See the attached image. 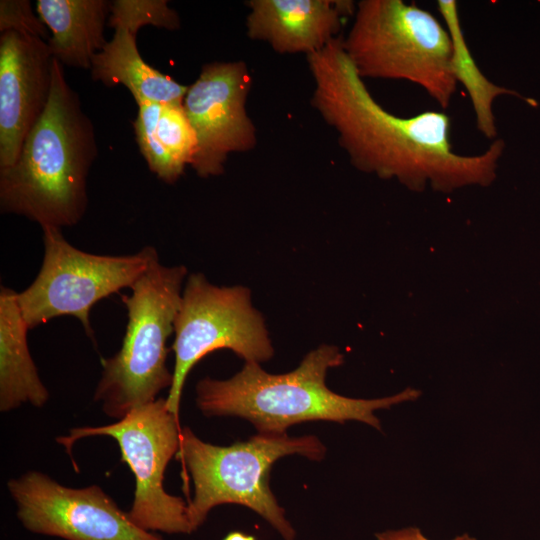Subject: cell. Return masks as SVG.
Segmentation results:
<instances>
[{
  "label": "cell",
  "mask_w": 540,
  "mask_h": 540,
  "mask_svg": "<svg viewBox=\"0 0 540 540\" xmlns=\"http://www.w3.org/2000/svg\"><path fill=\"white\" fill-rule=\"evenodd\" d=\"M314 82L311 105L337 133L341 148L358 170L396 179L412 191L430 185L449 193L488 186L496 179L503 139L476 155H461L451 144V120L442 111L400 117L371 95L347 56L342 37L306 56Z\"/></svg>",
  "instance_id": "cell-1"
},
{
  "label": "cell",
  "mask_w": 540,
  "mask_h": 540,
  "mask_svg": "<svg viewBox=\"0 0 540 540\" xmlns=\"http://www.w3.org/2000/svg\"><path fill=\"white\" fill-rule=\"evenodd\" d=\"M48 104L16 162L0 169V210L41 227L77 224L87 205V177L97 157L94 125L53 58Z\"/></svg>",
  "instance_id": "cell-2"
},
{
  "label": "cell",
  "mask_w": 540,
  "mask_h": 540,
  "mask_svg": "<svg viewBox=\"0 0 540 540\" xmlns=\"http://www.w3.org/2000/svg\"><path fill=\"white\" fill-rule=\"evenodd\" d=\"M343 361L337 347L323 344L284 374H271L259 363L245 362L229 379H201L196 385V403L205 416H237L248 420L258 433H286L291 425L315 420H356L381 430L376 410L420 396L412 388L378 399L339 395L327 387L326 375Z\"/></svg>",
  "instance_id": "cell-3"
},
{
  "label": "cell",
  "mask_w": 540,
  "mask_h": 540,
  "mask_svg": "<svg viewBox=\"0 0 540 540\" xmlns=\"http://www.w3.org/2000/svg\"><path fill=\"white\" fill-rule=\"evenodd\" d=\"M325 452L323 443L312 435L257 433L247 441L218 446L202 441L190 428H182L176 458L194 485L193 498L187 503L193 532L214 507L238 504L260 515L284 540H296L294 527L271 491V467L287 455L318 461Z\"/></svg>",
  "instance_id": "cell-4"
},
{
  "label": "cell",
  "mask_w": 540,
  "mask_h": 540,
  "mask_svg": "<svg viewBox=\"0 0 540 540\" xmlns=\"http://www.w3.org/2000/svg\"><path fill=\"white\" fill-rule=\"evenodd\" d=\"M342 43L362 79L409 81L449 107L457 88L451 38L429 11L403 0H361Z\"/></svg>",
  "instance_id": "cell-5"
},
{
  "label": "cell",
  "mask_w": 540,
  "mask_h": 540,
  "mask_svg": "<svg viewBox=\"0 0 540 540\" xmlns=\"http://www.w3.org/2000/svg\"><path fill=\"white\" fill-rule=\"evenodd\" d=\"M187 274L185 266H165L157 258L131 286V295H121L128 314L122 346L114 356L101 359L94 393L107 416L121 419L171 387L166 343L174 333Z\"/></svg>",
  "instance_id": "cell-6"
},
{
  "label": "cell",
  "mask_w": 540,
  "mask_h": 540,
  "mask_svg": "<svg viewBox=\"0 0 540 540\" xmlns=\"http://www.w3.org/2000/svg\"><path fill=\"white\" fill-rule=\"evenodd\" d=\"M44 256L34 281L18 293L29 329L56 317L77 318L91 338L90 310L98 301L131 286L159 258L153 246L134 254L99 255L70 244L61 228L41 227Z\"/></svg>",
  "instance_id": "cell-7"
},
{
  "label": "cell",
  "mask_w": 540,
  "mask_h": 540,
  "mask_svg": "<svg viewBox=\"0 0 540 540\" xmlns=\"http://www.w3.org/2000/svg\"><path fill=\"white\" fill-rule=\"evenodd\" d=\"M173 381L165 397L168 410L179 418L185 380L205 355L229 349L245 362L261 363L274 353L261 313L244 286H216L201 273L184 284L174 321Z\"/></svg>",
  "instance_id": "cell-8"
},
{
  "label": "cell",
  "mask_w": 540,
  "mask_h": 540,
  "mask_svg": "<svg viewBox=\"0 0 540 540\" xmlns=\"http://www.w3.org/2000/svg\"><path fill=\"white\" fill-rule=\"evenodd\" d=\"M179 418L172 414L165 398L131 410L115 423L78 427L57 438L69 455L76 441L90 436H109L119 445L122 461L135 478L132 505L127 511L138 527L149 532L190 534L188 504L164 489V474L180 444Z\"/></svg>",
  "instance_id": "cell-9"
},
{
  "label": "cell",
  "mask_w": 540,
  "mask_h": 540,
  "mask_svg": "<svg viewBox=\"0 0 540 540\" xmlns=\"http://www.w3.org/2000/svg\"><path fill=\"white\" fill-rule=\"evenodd\" d=\"M8 490L28 531L65 540H164L132 522L101 487L71 488L29 471Z\"/></svg>",
  "instance_id": "cell-10"
},
{
  "label": "cell",
  "mask_w": 540,
  "mask_h": 540,
  "mask_svg": "<svg viewBox=\"0 0 540 540\" xmlns=\"http://www.w3.org/2000/svg\"><path fill=\"white\" fill-rule=\"evenodd\" d=\"M250 87L243 61L206 64L188 86L183 107L196 135L190 166L198 176L221 175L229 154L255 147L256 129L246 110Z\"/></svg>",
  "instance_id": "cell-11"
},
{
  "label": "cell",
  "mask_w": 540,
  "mask_h": 540,
  "mask_svg": "<svg viewBox=\"0 0 540 540\" xmlns=\"http://www.w3.org/2000/svg\"><path fill=\"white\" fill-rule=\"evenodd\" d=\"M47 41L6 31L0 35V169L13 165L44 112L52 88Z\"/></svg>",
  "instance_id": "cell-12"
},
{
  "label": "cell",
  "mask_w": 540,
  "mask_h": 540,
  "mask_svg": "<svg viewBox=\"0 0 540 540\" xmlns=\"http://www.w3.org/2000/svg\"><path fill=\"white\" fill-rule=\"evenodd\" d=\"M246 6L250 39L267 42L277 53L306 56L335 39L342 20L356 9L349 0H249Z\"/></svg>",
  "instance_id": "cell-13"
},
{
  "label": "cell",
  "mask_w": 540,
  "mask_h": 540,
  "mask_svg": "<svg viewBox=\"0 0 540 540\" xmlns=\"http://www.w3.org/2000/svg\"><path fill=\"white\" fill-rule=\"evenodd\" d=\"M105 0H38L37 14L51 36L47 44L62 65L90 69L105 46L104 25L110 12Z\"/></svg>",
  "instance_id": "cell-14"
},
{
  "label": "cell",
  "mask_w": 540,
  "mask_h": 540,
  "mask_svg": "<svg viewBox=\"0 0 540 540\" xmlns=\"http://www.w3.org/2000/svg\"><path fill=\"white\" fill-rule=\"evenodd\" d=\"M114 30L112 39L92 59V79L108 87L125 86L137 105L183 103L188 86L144 61L137 49L136 33L122 26Z\"/></svg>",
  "instance_id": "cell-15"
},
{
  "label": "cell",
  "mask_w": 540,
  "mask_h": 540,
  "mask_svg": "<svg viewBox=\"0 0 540 540\" xmlns=\"http://www.w3.org/2000/svg\"><path fill=\"white\" fill-rule=\"evenodd\" d=\"M29 327L18 303V293L0 288V410L11 411L24 403L42 407L49 393L31 357Z\"/></svg>",
  "instance_id": "cell-16"
},
{
  "label": "cell",
  "mask_w": 540,
  "mask_h": 540,
  "mask_svg": "<svg viewBox=\"0 0 540 540\" xmlns=\"http://www.w3.org/2000/svg\"><path fill=\"white\" fill-rule=\"evenodd\" d=\"M445 27L452 43L451 66L457 84L460 82L466 89L475 113L478 131L487 139L497 137L496 119L493 103L499 96L521 95L509 88L491 82L477 65L464 36L461 26L458 4L454 0L437 1Z\"/></svg>",
  "instance_id": "cell-17"
},
{
  "label": "cell",
  "mask_w": 540,
  "mask_h": 540,
  "mask_svg": "<svg viewBox=\"0 0 540 540\" xmlns=\"http://www.w3.org/2000/svg\"><path fill=\"white\" fill-rule=\"evenodd\" d=\"M162 104L143 103L138 105V114L133 122L136 141L149 169L165 183H175L184 170L180 168L156 135V126Z\"/></svg>",
  "instance_id": "cell-18"
},
{
  "label": "cell",
  "mask_w": 540,
  "mask_h": 540,
  "mask_svg": "<svg viewBox=\"0 0 540 540\" xmlns=\"http://www.w3.org/2000/svg\"><path fill=\"white\" fill-rule=\"evenodd\" d=\"M156 135L175 163L184 170L191 165L197 140L183 103L162 104Z\"/></svg>",
  "instance_id": "cell-19"
},
{
  "label": "cell",
  "mask_w": 540,
  "mask_h": 540,
  "mask_svg": "<svg viewBox=\"0 0 540 540\" xmlns=\"http://www.w3.org/2000/svg\"><path fill=\"white\" fill-rule=\"evenodd\" d=\"M109 26L126 27L133 33L145 25H153L167 30L180 28L177 12L168 6L166 0H116L110 4Z\"/></svg>",
  "instance_id": "cell-20"
},
{
  "label": "cell",
  "mask_w": 540,
  "mask_h": 540,
  "mask_svg": "<svg viewBox=\"0 0 540 540\" xmlns=\"http://www.w3.org/2000/svg\"><path fill=\"white\" fill-rule=\"evenodd\" d=\"M0 31H15L47 41L49 39L47 27L33 12L31 3L27 0L0 1Z\"/></svg>",
  "instance_id": "cell-21"
},
{
  "label": "cell",
  "mask_w": 540,
  "mask_h": 540,
  "mask_svg": "<svg viewBox=\"0 0 540 540\" xmlns=\"http://www.w3.org/2000/svg\"><path fill=\"white\" fill-rule=\"evenodd\" d=\"M377 540H428L417 527H405L376 533ZM452 540H476L467 533L456 536Z\"/></svg>",
  "instance_id": "cell-22"
},
{
  "label": "cell",
  "mask_w": 540,
  "mask_h": 540,
  "mask_svg": "<svg viewBox=\"0 0 540 540\" xmlns=\"http://www.w3.org/2000/svg\"><path fill=\"white\" fill-rule=\"evenodd\" d=\"M223 540H256V538L252 535L240 532V531H233L228 533Z\"/></svg>",
  "instance_id": "cell-23"
}]
</instances>
